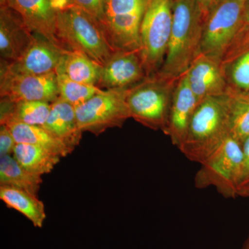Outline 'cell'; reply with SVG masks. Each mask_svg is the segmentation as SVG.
I'll return each mask as SVG.
<instances>
[{
    "instance_id": "16",
    "label": "cell",
    "mask_w": 249,
    "mask_h": 249,
    "mask_svg": "<svg viewBox=\"0 0 249 249\" xmlns=\"http://www.w3.org/2000/svg\"><path fill=\"white\" fill-rule=\"evenodd\" d=\"M198 104L199 101L192 91L185 73L178 80L174 90L168 127L164 132L173 145L178 147L186 137L192 116Z\"/></svg>"
},
{
    "instance_id": "5",
    "label": "cell",
    "mask_w": 249,
    "mask_h": 249,
    "mask_svg": "<svg viewBox=\"0 0 249 249\" xmlns=\"http://www.w3.org/2000/svg\"><path fill=\"white\" fill-rule=\"evenodd\" d=\"M173 0H150L140 28V53L147 77L164 62L173 23Z\"/></svg>"
},
{
    "instance_id": "21",
    "label": "cell",
    "mask_w": 249,
    "mask_h": 249,
    "mask_svg": "<svg viewBox=\"0 0 249 249\" xmlns=\"http://www.w3.org/2000/svg\"><path fill=\"white\" fill-rule=\"evenodd\" d=\"M0 199L8 207L25 216L34 227H43L46 219L45 206L37 196L13 187L0 186Z\"/></svg>"
},
{
    "instance_id": "20",
    "label": "cell",
    "mask_w": 249,
    "mask_h": 249,
    "mask_svg": "<svg viewBox=\"0 0 249 249\" xmlns=\"http://www.w3.org/2000/svg\"><path fill=\"white\" fill-rule=\"evenodd\" d=\"M102 66L79 52L67 50L55 73H62L83 84L97 86Z\"/></svg>"
},
{
    "instance_id": "30",
    "label": "cell",
    "mask_w": 249,
    "mask_h": 249,
    "mask_svg": "<svg viewBox=\"0 0 249 249\" xmlns=\"http://www.w3.org/2000/svg\"><path fill=\"white\" fill-rule=\"evenodd\" d=\"M219 0H196L199 7L202 11L204 18L207 16L211 9L214 6Z\"/></svg>"
},
{
    "instance_id": "34",
    "label": "cell",
    "mask_w": 249,
    "mask_h": 249,
    "mask_svg": "<svg viewBox=\"0 0 249 249\" xmlns=\"http://www.w3.org/2000/svg\"><path fill=\"white\" fill-rule=\"evenodd\" d=\"M240 1H241V2L243 3V4H245L246 1H247V0H240Z\"/></svg>"
},
{
    "instance_id": "4",
    "label": "cell",
    "mask_w": 249,
    "mask_h": 249,
    "mask_svg": "<svg viewBox=\"0 0 249 249\" xmlns=\"http://www.w3.org/2000/svg\"><path fill=\"white\" fill-rule=\"evenodd\" d=\"M177 82L155 74L127 89L131 118L145 127L165 132Z\"/></svg>"
},
{
    "instance_id": "31",
    "label": "cell",
    "mask_w": 249,
    "mask_h": 249,
    "mask_svg": "<svg viewBox=\"0 0 249 249\" xmlns=\"http://www.w3.org/2000/svg\"><path fill=\"white\" fill-rule=\"evenodd\" d=\"M244 26L249 27V0H247L245 4V9H244Z\"/></svg>"
},
{
    "instance_id": "26",
    "label": "cell",
    "mask_w": 249,
    "mask_h": 249,
    "mask_svg": "<svg viewBox=\"0 0 249 249\" xmlns=\"http://www.w3.org/2000/svg\"><path fill=\"white\" fill-rule=\"evenodd\" d=\"M56 76L59 98L74 107L83 104L102 90L95 85L74 81L62 73H56Z\"/></svg>"
},
{
    "instance_id": "7",
    "label": "cell",
    "mask_w": 249,
    "mask_h": 249,
    "mask_svg": "<svg viewBox=\"0 0 249 249\" xmlns=\"http://www.w3.org/2000/svg\"><path fill=\"white\" fill-rule=\"evenodd\" d=\"M245 4L240 0H219L204 18L200 54L220 63L244 25Z\"/></svg>"
},
{
    "instance_id": "12",
    "label": "cell",
    "mask_w": 249,
    "mask_h": 249,
    "mask_svg": "<svg viewBox=\"0 0 249 249\" xmlns=\"http://www.w3.org/2000/svg\"><path fill=\"white\" fill-rule=\"evenodd\" d=\"M6 5L20 15L34 34L62 47L56 37L57 16L71 5L70 0H7Z\"/></svg>"
},
{
    "instance_id": "17",
    "label": "cell",
    "mask_w": 249,
    "mask_h": 249,
    "mask_svg": "<svg viewBox=\"0 0 249 249\" xmlns=\"http://www.w3.org/2000/svg\"><path fill=\"white\" fill-rule=\"evenodd\" d=\"M42 127L61 141L71 152L79 145L83 133L78 125L75 107L59 98L51 104L50 113Z\"/></svg>"
},
{
    "instance_id": "13",
    "label": "cell",
    "mask_w": 249,
    "mask_h": 249,
    "mask_svg": "<svg viewBox=\"0 0 249 249\" xmlns=\"http://www.w3.org/2000/svg\"><path fill=\"white\" fill-rule=\"evenodd\" d=\"M147 78L140 50L116 51L101 68L97 87L101 89H128Z\"/></svg>"
},
{
    "instance_id": "18",
    "label": "cell",
    "mask_w": 249,
    "mask_h": 249,
    "mask_svg": "<svg viewBox=\"0 0 249 249\" xmlns=\"http://www.w3.org/2000/svg\"><path fill=\"white\" fill-rule=\"evenodd\" d=\"M51 104L43 101H13L9 98L1 97L0 124L21 123L42 126L50 113Z\"/></svg>"
},
{
    "instance_id": "29",
    "label": "cell",
    "mask_w": 249,
    "mask_h": 249,
    "mask_svg": "<svg viewBox=\"0 0 249 249\" xmlns=\"http://www.w3.org/2000/svg\"><path fill=\"white\" fill-rule=\"evenodd\" d=\"M17 142L9 127L5 124L0 127V155H12Z\"/></svg>"
},
{
    "instance_id": "9",
    "label": "cell",
    "mask_w": 249,
    "mask_h": 249,
    "mask_svg": "<svg viewBox=\"0 0 249 249\" xmlns=\"http://www.w3.org/2000/svg\"><path fill=\"white\" fill-rule=\"evenodd\" d=\"M127 89L101 90L75 107L80 129L98 136L108 129L121 127L130 119L126 96Z\"/></svg>"
},
{
    "instance_id": "6",
    "label": "cell",
    "mask_w": 249,
    "mask_h": 249,
    "mask_svg": "<svg viewBox=\"0 0 249 249\" xmlns=\"http://www.w3.org/2000/svg\"><path fill=\"white\" fill-rule=\"evenodd\" d=\"M243 164L242 145L229 136L222 145L210 156L195 177L198 189L214 187L225 198L235 199Z\"/></svg>"
},
{
    "instance_id": "15",
    "label": "cell",
    "mask_w": 249,
    "mask_h": 249,
    "mask_svg": "<svg viewBox=\"0 0 249 249\" xmlns=\"http://www.w3.org/2000/svg\"><path fill=\"white\" fill-rule=\"evenodd\" d=\"M188 83L199 103L209 97L227 95L229 85L220 63L199 54L186 72Z\"/></svg>"
},
{
    "instance_id": "28",
    "label": "cell",
    "mask_w": 249,
    "mask_h": 249,
    "mask_svg": "<svg viewBox=\"0 0 249 249\" xmlns=\"http://www.w3.org/2000/svg\"><path fill=\"white\" fill-rule=\"evenodd\" d=\"M71 4L101 21L106 0H70Z\"/></svg>"
},
{
    "instance_id": "35",
    "label": "cell",
    "mask_w": 249,
    "mask_h": 249,
    "mask_svg": "<svg viewBox=\"0 0 249 249\" xmlns=\"http://www.w3.org/2000/svg\"><path fill=\"white\" fill-rule=\"evenodd\" d=\"M246 94L248 95V96H249V92H248V93H246Z\"/></svg>"
},
{
    "instance_id": "8",
    "label": "cell",
    "mask_w": 249,
    "mask_h": 249,
    "mask_svg": "<svg viewBox=\"0 0 249 249\" xmlns=\"http://www.w3.org/2000/svg\"><path fill=\"white\" fill-rule=\"evenodd\" d=\"M150 0H106L101 24L116 51L140 50V28Z\"/></svg>"
},
{
    "instance_id": "3",
    "label": "cell",
    "mask_w": 249,
    "mask_h": 249,
    "mask_svg": "<svg viewBox=\"0 0 249 249\" xmlns=\"http://www.w3.org/2000/svg\"><path fill=\"white\" fill-rule=\"evenodd\" d=\"M56 37L64 49L84 54L102 67L116 52L101 22L73 5L59 11Z\"/></svg>"
},
{
    "instance_id": "19",
    "label": "cell",
    "mask_w": 249,
    "mask_h": 249,
    "mask_svg": "<svg viewBox=\"0 0 249 249\" xmlns=\"http://www.w3.org/2000/svg\"><path fill=\"white\" fill-rule=\"evenodd\" d=\"M5 125L9 127L17 143L31 144L42 147L61 158L71 153L61 141L55 138L42 126L21 123H10Z\"/></svg>"
},
{
    "instance_id": "11",
    "label": "cell",
    "mask_w": 249,
    "mask_h": 249,
    "mask_svg": "<svg viewBox=\"0 0 249 249\" xmlns=\"http://www.w3.org/2000/svg\"><path fill=\"white\" fill-rule=\"evenodd\" d=\"M67 49L48 39L34 34L32 42L24 53L14 62L1 60L0 67L22 75H45L55 73Z\"/></svg>"
},
{
    "instance_id": "2",
    "label": "cell",
    "mask_w": 249,
    "mask_h": 249,
    "mask_svg": "<svg viewBox=\"0 0 249 249\" xmlns=\"http://www.w3.org/2000/svg\"><path fill=\"white\" fill-rule=\"evenodd\" d=\"M229 137L228 94L209 97L198 104L178 148L188 160L201 164Z\"/></svg>"
},
{
    "instance_id": "24",
    "label": "cell",
    "mask_w": 249,
    "mask_h": 249,
    "mask_svg": "<svg viewBox=\"0 0 249 249\" xmlns=\"http://www.w3.org/2000/svg\"><path fill=\"white\" fill-rule=\"evenodd\" d=\"M13 156L28 171L40 176L50 173L61 159L42 147L27 143H17Z\"/></svg>"
},
{
    "instance_id": "14",
    "label": "cell",
    "mask_w": 249,
    "mask_h": 249,
    "mask_svg": "<svg viewBox=\"0 0 249 249\" xmlns=\"http://www.w3.org/2000/svg\"><path fill=\"white\" fill-rule=\"evenodd\" d=\"M34 38L20 15L7 5L0 6V55L1 60L14 62L24 53Z\"/></svg>"
},
{
    "instance_id": "23",
    "label": "cell",
    "mask_w": 249,
    "mask_h": 249,
    "mask_svg": "<svg viewBox=\"0 0 249 249\" xmlns=\"http://www.w3.org/2000/svg\"><path fill=\"white\" fill-rule=\"evenodd\" d=\"M220 66L229 89L236 92H249V47L224 55L221 60Z\"/></svg>"
},
{
    "instance_id": "25",
    "label": "cell",
    "mask_w": 249,
    "mask_h": 249,
    "mask_svg": "<svg viewBox=\"0 0 249 249\" xmlns=\"http://www.w3.org/2000/svg\"><path fill=\"white\" fill-rule=\"evenodd\" d=\"M229 136L241 144L249 138V96L228 90Z\"/></svg>"
},
{
    "instance_id": "32",
    "label": "cell",
    "mask_w": 249,
    "mask_h": 249,
    "mask_svg": "<svg viewBox=\"0 0 249 249\" xmlns=\"http://www.w3.org/2000/svg\"><path fill=\"white\" fill-rule=\"evenodd\" d=\"M242 249H249V235L246 240L245 243H244L243 247Z\"/></svg>"
},
{
    "instance_id": "33",
    "label": "cell",
    "mask_w": 249,
    "mask_h": 249,
    "mask_svg": "<svg viewBox=\"0 0 249 249\" xmlns=\"http://www.w3.org/2000/svg\"><path fill=\"white\" fill-rule=\"evenodd\" d=\"M6 1H7V0H0V6H4V5H6Z\"/></svg>"
},
{
    "instance_id": "22",
    "label": "cell",
    "mask_w": 249,
    "mask_h": 249,
    "mask_svg": "<svg viewBox=\"0 0 249 249\" xmlns=\"http://www.w3.org/2000/svg\"><path fill=\"white\" fill-rule=\"evenodd\" d=\"M42 176L28 171L14 156H0V186L13 187L37 196Z\"/></svg>"
},
{
    "instance_id": "10",
    "label": "cell",
    "mask_w": 249,
    "mask_h": 249,
    "mask_svg": "<svg viewBox=\"0 0 249 249\" xmlns=\"http://www.w3.org/2000/svg\"><path fill=\"white\" fill-rule=\"evenodd\" d=\"M0 96L13 101L53 103L59 98L56 73L16 74L0 67Z\"/></svg>"
},
{
    "instance_id": "1",
    "label": "cell",
    "mask_w": 249,
    "mask_h": 249,
    "mask_svg": "<svg viewBox=\"0 0 249 249\" xmlns=\"http://www.w3.org/2000/svg\"><path fill=\"white\" fill-rule=\"evenodd\" d=\"M173 23L159 76L178 80L200 54L204 18L196 0H173Z\"/></svg>"
},
{
    "instance_id": "27",
    "label": "cell",
    "mask_w": 249,
    "mask_h": 249,
    "mask_svg": "<svg viewBox=\"0 0 249 249\" xmlns=\"http://www.w3.org/2000/svg\"><path fill=\"white\" fill-rule=\"evenodd\" d=\"M243 148V164L242 175L239 183L237 196L249 197V138L242 144Z\"/></svg>"
}]
</instances>
